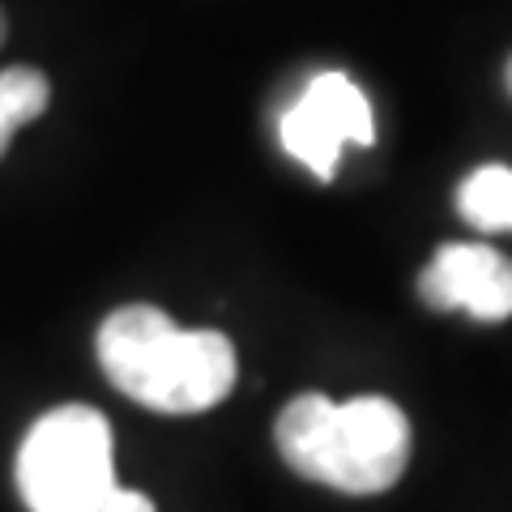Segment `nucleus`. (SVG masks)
<instances>
[{"label":"nucleus","instance_id":"f257e3e1","mask_svg":"<svg viewBox=\"0 0 512 512\" xmlns=\"http://www.w3.org/2000/svg\"><path fill=\"white\" fill-rule=\"evenodd\" d=\"M99 363L124 397L158 414H201L235 384V346L222 333L180 329L150 303H133L103 320Z\"/></svg>","mask_w":512,"mask_h":512},{"label":"nucleus","instance_id":"f03ea898","mask_svg":"<svg viewBox=\"0 0 512 512\" xmlns=\"http://www.w3.org/2000/svg\"><path fill=\"white\" fill-rule=\"evenodd\" d=\"M274 436L295 474L346 495L389 491L410 461V423L389 397L329 402L303 393L278 414Z\"/></svg>","mask_w":512,"mask_h":512},{"label":"nucleus","instance_id":"7ed1b4c3","mask_svg":"<svg viewBox=\"0 0 512 512\" xmlns=\"http://www.w3.org/2000/svg\"><path fill=\"white\" fill-rule=\"evenodd\" d=\"M111 423L90 406H56L18 448V491L30 512H103L116 491Z\"/></svg>","mask_w":512,"mask_h":512},{"label":"nucleus","instance_id":"20e7f679","mask_svg":"<svg viewBox=\"0 0 512 512\" xmlns=\"http://www.w3.org/2000/svg\"><path fill=\"white\" fill-rule=\"evenodd\" d=\"M278 137L295 163H303L316 180L329 184L338 175L342 146H350V141L372 146L376 141L372 103L346 73H316L299 99L282 111Z\"/></svg>","mask_w":512,"mask_h":512},{"label":"nucleus","instance_id":"39448f33","mask_svg":"<svg viewBox=\"0 0 512 512\" xmlns=\"http://www.w3.org/2000/svg\"><path fill=\"white\" fill-rule=\"evenodd\" d=\"M423 303L474 320L512 316V261L483 244H444L419 278Z\"/></svg>","mask_w":512,"mask_h":512},{"label":"nucleus","instance_id":"423d86ee","mask_svg":"<svg viewBox=\"0 0 512 512\" xmlns=\"http://www.w3.org/2000/svg\"><path fill=\"white\" fill-rule=\"evenodd\" d=\"M457 210L478 231H512V167H478L457 188Z\"/></svg>","mask_w":512,"mask_h":512},{"label":"nucleus","instance_id":"0eeeda50","mask_svg":"<svg viewBox=\"0 0 512 512\" xmlns=\"http://www.w3.org/2000/svg\"><path fill=\"white\" fill-rule=\"evenodd\" d=\"M47 99H52V86H47V77L39 69H30V64H13V69L0 73V154L9 150L13 133H18L22 124L43 116Z\"/></svg>","mask_w":512,"mask_h":512},{"label":"nucleus","instance_id":"6e6552de","mask_svg":"<svg viewBox=\"0 0 512 512\" xmlns=\"http://www.w3.org/2000/svg\"><path fill=\"white\" fill-rule=\"evenodd\" d=\"M103 512H154V500L150 495H141V491H128V487H116L107 495V504Z\"/></svg>","mask_w":512,"mask_h":512},{"label":"nucleus","instance_id":"1a4fd4ad","mask_svg":"<svg viewBox=\"0 0 512 512\" xmlns=\"http://www.w3.org/2000/svg\"><path fill=\"white\" fill-rule=\"evenodd\" d=\"M504 82H508V90H512V60H508V73H504Z\"/></svg>","mask_w":512,"mask_h":512},{"label":"nucleus","instance_id":"9d476101","mask_svg":"<svg viewBox=\"0 0 512 512\" xmlns=\"http://www.w3.org/2000/svg\"><path fill=\"white\" fill-rule=\"evenodd\" d=\"M0 43H5V13H0Z\"/></svg>","mask_w":512,"mask_h":512}]
</instances>
